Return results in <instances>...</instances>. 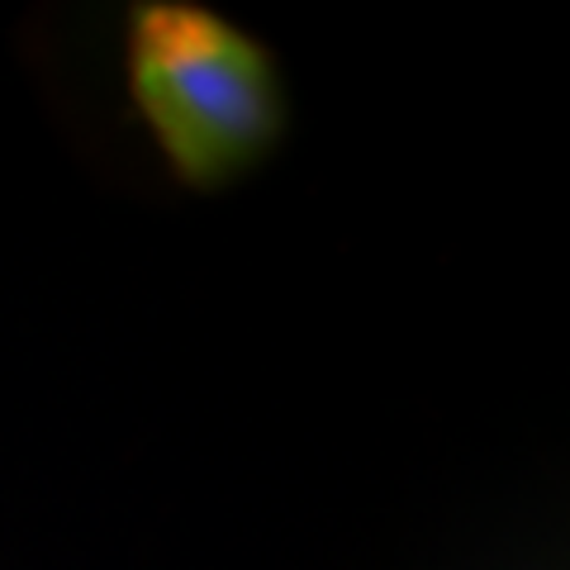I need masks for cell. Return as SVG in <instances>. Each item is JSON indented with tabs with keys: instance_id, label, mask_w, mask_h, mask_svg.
<instances>
[{
	"instance_id": "1",
	"label": "cell",
	"mask_w": 570,
	"mask_h": 570,
	"mask_svg": "<svg viewBox=\"0 0 570 570\" xmlns=\"http://www.w3.org/2000/svg\"><path fill=\"white\" fill-rule=\"evenodd\" d=\"M124 91L163 167L214 195L257 171L291 119L276 58L190 0H142L124 20Z\"/></svg>"
}]
</instances>
